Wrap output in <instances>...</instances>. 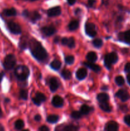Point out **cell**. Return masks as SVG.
Segmentation results:
<instances>
[{"label":"cell","instance_id":"1","mask_svg":"<svg viewBox=\"0 0 130 131\" xmlns=\"http://www.w3.org/2000/svg\"><path fill=\"white\" fill-rule=\"evenodd\" d=\"M29 49L33 57L40 62H44L48 58V53L42 43L36 39H32L29 42Z\"/></svg>","mask_w":130,"mask_h":131},{"label":"cell","instance_id":"2","mask_svg":"<svg viewBox=\"0 0 130 131\" xmlns=\"http://www.w3.org/2000/svg\"><path fill=\"white\" fill-rule=\"evenodd\" d=\"M15 77L18 80L20 81H25L29 76L30 71L28 67L25 65H19L15 69L14 72Z\"/></svg>","mask_w":130,"mask_h":131},{"label":"cell","instance_id":"3","mask_svg":"<svg viewBox=\"0 0 130 131\" xmlns=\"http://www.w3.org/2000/svg\"><path fill=\"white\" fill-rule=\"evenodd\" d=\"M119 60L118 55L116 52H112L111 53L108 54L105 56L104 64L105 66L108 70H110L112 68V65L113 64L116 63Z\"/></svg>","mask_w":130,"mask_h":131},{"label":"cell","instance_id":"4","mask_svg":"<svg viewBox=\"0 0 130 131\" xmlns=\"http://www.w3.org/2000/svg\"><path fill=\"white\" fill-rule=\"evenodd\" d=\"M16 64V58L12 54H8L3 61V67L5 70H10L14 69Z\"/></svg>","mask_w":130,"mask_h":131},{"label":"cell","instance_id":"5","mask_svg":"<svg viewBox=\"0 0 130 131\" xmlns=\"http://www.w3.org/2000/svg\"><path fill=\"white\" fill-rule=\"evenodd\" d=\"M22 15L25 18H28L33 23H36L37 20L40 19L41 18L40 14L36 11H33L30 12L28 10H25L22 12Z\"/></svg>","mask_w":130,"mask_h":131},{"label":"cell","instance_id":"6","mask_svg":"<svg viewBox=\"0 0 130 131\" xmlns=\"http://www.w3.org/2000/svg\"><path fill=\"white\" fill-rule=\"evenodd\" d=\"M85 32L89 37H96L97 35V31L94 24L92 23H87L85 25Z\"/></svg>","mask_w":130,"mask_h":131},{"label":"cell","instance_id":"7","mask_svg":"<svg viewBox=\"0 0 130 131\" xmlns=\"http://www.w3.org/2000/svg\"><path fill=\"white\" fill-rule=\"evenodd\" d=\"M7 27L11 33L15 35L20 34L22 32L20 25L15 22L10 21L7 23Z\"/></svg>","mask_w":130,"mask_h":131},{"label":"cell","instance_id":"8","mask_svg":"<svg viewBox=\"0 0 130 131\" xmlns=\"http://www.w3.org/2000/svg\"><path fill=\"white\" fill-rule=\"evenodd\" d=\"M46 100H47V98H46L45 95L40 92H38L36 93L35 97H33L32 99L33 103L38 106H40L42 104V103L45 102Z\"/></svg>","mask_w":130,"mask_h":131},{"label":"cell","instance_id":"9","mask_svg":"<svg viewBox=\"0 0 130 131\" xmlns=\"http://www.w3.org/2000/svg\"><path fill=\"white\" fill-rule=\"evenodd\" d=\"M115 95L117 98L119 99L122 102H126L128 101L130 98V95L128 92L124 89H121L115 93Z\"/></svg>","mask_w":130,"mask_h":131},{"label":"cell","instance_id":"10","mask_svg":"<svg viewBox=\"0 0 130 131\" xmlns=\"http://www.w3.org/2000/svg\"><path fill=\"white\" fill-rule=\"evenodd\" d=\"M41 31L46 37H50L56 33V29L53 26H48L43 27L41 29Z\"/></svg>","mask_w":130,"mask_h":131},{"label":"cell","instance_id":"11","mask_svg":"<svg viewBox=\"0 0 130 131\" xmlns=\"http://www.w3.org/2000/svg\"><path fill=\"white\" fill-rule=\"evenodd\" d=\"M60 83L56 78H51L49 80V88L52 92H54L59 88Z\"/></svg>","mask_w":130,"mask_h":131},{"label":"cell","instance_id":"12","mask_svg":"<svg viewBox=\"0 0 130 131\" xmlns=\"http://www.w3.org/2000/svg\"><path fill=\"white\" fill-rule=\"evenodd\" d=\"M61 43L62 45L66 46L70 49H73L75 47V41L73 37H70V38L64 37L61 39Z\"/></svg>","mask_w":130,"mask_h":131},{"label":"cell","instance_id":"13","mask_svg":"<svg viewBox=\"0 0 130 131\" xmlns=\"http://www.w3.org/2000/svg\"><path fill=\"white\" fill-rule=\"evenodd\" d=\"M61 8L59 6L51 8L47 11V15H48V17H50L59 16V15H61Z\"/></svg>","mask_w":130,"mask_h":131},{"label":"cell","instance_id":"14","mask_svg":"<svg viewBox=\"0 0 130 131\" xmlns=\"http://www.w3.org/2000/svg\"><path fill=\"white\" fill-rule=\"evenodd\" d=\"M118 37L120 40L130 44V29L123 33H120Z\"/></svg>","mask_w":130,"mask_h":131},{"label":"cell","instance_id":"15","mask_svg":"<svg viewBox=\"0 0 130 131\" xmlns=\"http://www.w3.org/2000/svg\"><path fill=\"white\" fill-rule=\"evenodd\" d=\"M119 129V125L114 121H110L106 124L105 130L106 131H117Z\"/></svg>","mask_w":130,"mask_h":131},{"label":"cell","instance_id":"16","mask_svg":"<svg viewBox=\"0 0 130 131\" xmlns=\"http://www.w3.org/2000/svg\"><path fill=\"white\" fill-rule=\"evenodd\" d=\"M52 104L54 107H60L64 105V100L60 96L56 95L53 97L52 100Z\"/></svg>","mask_w":130,"mask_h":131},{"label":"cell","instance_id":"17","mask_svg":"<svg viewBox=\"0 0 130 131\" xmlns=\"http://www.w3.org/2000/svg\"><path fill=\"white\" fill-rule=\"evenodd\" d=\"M87 75V70L85 68L79 69L76 72V77L79 80H83L85 79Z\"/></svg>","mask_w":130,"mask_h":131},{"label":"cell","instance_id":"18","mask_svg":"<svg viewBox=\"0 0 130 131\" xmlns=\"http://www.w3.org/2000/svg\"><path fill=\"white\" fill-rule=\"evenodd\" d=\"M83 65H84V66L92 70L95 72H99L101 71L100 67L98 65L94 63V62H90V61H88V62H84L83 63Z\"/></svg>","mask_w":130,"mask_h":131},{"label":"cell","instance_id":"19","mask_svg":"<svg viewBox=\"0 0 130 131\" xmlns=\"http://www.w3.org/2000/svg\"><path fill=\"white\" fill-rule=\"evenodd\" d=\"M86 59L88 60V61H90V62H95L98 59V55L95 52L91 51L87 54Z\"/></svg>","mask_w":130,"mask_h":131},{"label":"cell","instance_id":"20","mask_svg":"<svg viewBox=\"0 0 130 131\" xmlns=\"http://www.w3.org/2000/svg\"><path fill=\"white\" fill-rule=\"evenodd\" d=\"M97 100L99 102H108L109 100V96L106 93H101L97 95Z\"/></svg>","mask_w":130,"mask_h":131},{"label":"cell","instance_id":"21","mask_svg":"<svg viewBox=\"0 0 130 131\" xmlns=\"http://www.w3.org/2000/svg\"><path fill=\"white\" fill-rule=\"evenodd\" d=\"M99 107L101 110H103L105 112L109 113L110 112L112 109L110 105L108 104V102H99Z\"/></svg>","mask_w":130,"mask_h":131},{"label":"cell","instance_id":"22","mask_svg":"<svg viewBox=\"0 0 130 131\" xmlns=\"http://www.w3.org/2000/svg\"><path fill=\"white\" fill-rule=\"evenodd\" d=\"M50 67L54 70H58L61 67V62L58 60H55L52 61L50 65Z\"/></svg>","mask_w":130,"mask_h":131},{"label":"cell","instance_id":"23","mask_svg":"<svg viewBox=\"0 0 130 131\" xmlns=\"http://www.w3.org/2000/svg\"><path fill=\"white\" fill-rule=\"evenodd\" d=\"M3 14L7 17H12L15 16L17 15V10L14 8H11L5 9L3 11Z\"/></svg>","mask_w":130,"mask_h":131},{"label":"cell","instance_id":"24","mask_svg":"<svg viewBox=\"0 0 130 131\" xmlns=\"http://www.w3.org/2000/svg\"><path fill=\"white\" fill-rule=\"evenodd\" d=\"M79 26V22L76 20H72L69 23L68 28L70 31H75L78 29Z\"/></svg>","mask_w":130,"mask_h":131},{"label":"cell","instance_id":"25","mask_svg":"<svg viewBox=\"0 0 130 131\" xmlns=\"http://www.w3.org/2000/svg\"><path fill=\"white\" fill-rule=\"evenodd\" d=\"M59 116L56 115H49L47 118V121L50 124H56L59 121Z\"/></svg>","mask_w":130,"mask_h":131},{"label":"cell","instance_id":"26","mask_svg":"<svg viewBox=\"0 0 130 131\" xmlns=\"http://www.w3.org/2000/svg\"><path fill=\"white\" fill-rule=\"evenodd\" d=\"M91 111V108L90 107L87 106V105L84 104L82 106V107H80V111L82 115H87L88 114H89V113Z\"/></svg>","mask_w":130,"mask_h":131},{"label":"cell","instance_id":"27","mask_svg":"<svg viewBox=\"0 0 130 131\" xmlns=\"http://www.w3.org/2000/svg\"><path fill=\"white\" fill-rule=\"evenodd\" d=\"M61 75L65 80H68L71 78V72L70 70H66V69H64L61 72Z\"/></svg>","mask_w":130,"mask_h":131},{"label":"cell","instance_id":"28","mask_svg":"<svg viewBox=\"0 0 130 131\" xmlns=\"http://www.w3.org/2000/svg\"><path fill=\"white\" fill-rule=\"evenodd\" d=\"M19 97L21 99L26 101L28 98V92L25 89H22L19 92Z\"/></svg>","mask_w":130,"mask_h":131},{"label":"cell","instance_id":"29","mask_svg":"<svg viewBox=\"0 0 130 131\" xmlns=\"http://www.w3.org/2000/svg\"><path fill=\"white\" fill-rule=\"evenodd\" d=\"M79 129V128L77 126L74 125H66V126L64 127L62 129V130L64 131H76L78 130Z\"/></svg>","mask_w":130,"mask_h":131},{"label":"cell","instance_id":"30","mask_svg":"<svg viewBox=\"0 0 130 131\" xmlns=\"http://www.w3.org/2000/svg\"><path fill=\"white\" fill-rule=\"evenodd\" d=\"M14 126H15V129H17V130H21L24 128V123L22 120H18L15 122Z\"/></svg>","mask_w":130,"mask_h":131},{"label":"cell","instance_id":"31","mask_svg":"<svg viewBox=\"0 0 130 131\" xmlns=\"http://www.w3.org/2000/svg\"><path fill=\"white\" fill-rule=\"evenodd\" d=\"M103 40L101 38H96L93 41V44L94 47H96V48H100L103 46Z\"/></svg>","mask_w":130,"mask_h":131},{"label":"cell","instance_id":"32","mask_svg":"<svg viewBox=\"0 0 130 131\" xmlns=\"http://www.w3.org/2000/svg\"><path fill=\"white\" fill-rule=\"evenodd\" d=\"M64 61L66 64L68 65H72L75 61V58L72 55H69V56H66L64 58Z\"/></svg>","mask_w":130,"mask_h":131},{"label":"cell","instance_id":"33","mask_svg":"<svg viewBox=\"0 0 130 131\" xmlns=\"http://www.w3.org/2000/svg\"><path fill=\"white\" fill-rule=\"evenodd\" d=\"M115 83L118 86H122L125 83L124 79L122 76L121 75H119V76H117L115 79Z\"/></svg>","mask_w":130,"mask_h":131},{"label":"cell","instance_id":"34","mask_svg":"<svg viewBox=\"0 0 130 131\" xmlns=\"http://www.w3.org/2000/svg\"><path fill=\"white\" fill-rule=\"evenodd\" d=\"M71 117L73 119H75V120H79V119L81 118L82 116V114L80 113V111H73L71 114Z\"/></svg>","mask_w":130,"mask_h":131},{"label":"cell","instance_id":"35","mask_svg":"<svg viewBox=\"0 0 130 131\" xmlns=\"http://www.w3.org/2000/svg\"><path fill=\"white\" fill-rule=\"evenodd\" d=\"M124 123L127 126L130 127V115L125 116L124 118Z\"/></svg>","mask_w":130,"mask_h":131},{"label":"cell","instance_id":"36","mask_svg":"<svg viewBox=\"0 0 130 131\" xmlns=\"http://www.w3.org/2000/svg\"><path fill=\"white\" fill-rule=\"evenodd\" d=\"M38 130L39 131H48L50 130V129L47 126H45V125H42V127L38 129Z\"/></svg>","mask_w":130,"mask_h":131},{"label":"cell","instance_id":"37","mask_svg":"<svg viewBox=\"0 0 130 131\" xmlns=\"http://www.w3.org/2000/svg\"><path fill=\"white\" fill-rule=\"evenodd\" d=\"M124 71L126 72H130V63H127L124 67Z\"/></svg>","mask_w":130,"mask_h":131},{"label":"cell","instance_id":"38","mask_svg":"<svg viewBox=\"0 0 130 131\" xmlns=\"http://www.w3.org/2000/svg\"><path fill=\"white\" fill-rule=\"evenodd\" d=\"M96 2V0H88V5L90 7H93L94 5V4Z\"/></svg>","mask_w":130,"mask_h":131},{"label":"cell","instance_id":"39","mask_svg":"<svg viewBox=\"0 0 130 131\" xmlns=\"http://www.w3.org/2000/svg\"><path fill=\"white\" fill-rule=\"evenodd\" d=\"M34 120H35L36 122H40L42 120V116L40 115H36L34 117Z\"/></svg>","mask_w":130,"mask_h":131},{"label":"cell","instance_id":"40","mask_svg":"<svg viewBox=\"0 0 130 131\" xmlns=\"http://www.w3.org/2000/svg\"><path fill=\"white\" fill-rule=\"evenodd\" d=\"M76 0H67L68 3L70 5H73L75 3Z\"/></svg>","mask_w":130,"mask_h":131},{"label":"cell","instance_id":"41","mask_svg":"<svg viewBox=\"0 0 130 131\" xmlns=\"http://www.w3.org/2000/svg\"><path fill=\"white\" fill-rule=\"evenodd\" d=\"M60 41V37H56L54 38V42L55 43H58Z\"/></svg>","mask_w":130,"mask_h":131},{"label":"cell","instance_id":"42","mask_svg":"<svg viewBox=\"0 0 130 131\" xmlns=\"http://www.w3.org/2000/svg\"><path fill=\"white\" fill-rule=\"evenodd\" d=\"M121 109L123 111H124V112H126V111H127V106H126V105H123V106H122L121 107Z\"/></svg>","mask_w":130,"mask_h":131},{"label":"cell","instance_id":"43","mask_svg":"<svg viewBox=\"0 0 130 131\" xmlns=\"http://www.w3.org/2000/svg\"><path fill=\"white\" fill-rule=\"evenodd\" d=\"M4 75H5V73L4 72H0V83H1V82L2 81V79L3 78Z\"/></svg>","mask_w":130,"mask_h":131},{"label":"cell","instance_id":"44","mask_svg":"<svg viewBox=\"0 0 130 131\" xmlns=\"http://www.w3.org/2000/svg\"><path fill=\"white\" fill-rule=\"evenodd\" d=\"M80 12H81V10H80V8H76V10L75 11V14H76V15H77V14H79V13H80Z\"/></svg>","mask_w":130,"mask_h":131},{"label":"cell","instance_id":"45","mask_svg":"<svg viewBox=\"0 0 130 131\" xmlns=\"http://www.w3.org/2000/svg\"><path fill=\"white\" fill-rule=\"evenodd\" d=\"M108 89V86H103L101 87V90L103 91H105V90H107Z\"/></svg>","mask_w":130,"mask_h":131},{"label":"cell","instance_id":"46","mask_svg":"<svg viewBox=\"0 0 130 131\" xmlns=\"http://www.w3.org/2000/svg\"><path fill=\"white\" fill-rule=\"evenodd\" d=\"M127 83H128L130 85V74H129L128 75H127Z\"/></svg>","mask_w":130,"mask_h":131},{"label":"cell","instance_id":"47","mask_svg":"<svg viewBox=\"0 0 130 131\" xmlns=\"http://www.w3.org/2000/svg\"><path fill=\"white\" fill-rule=\"evenodd\" d=\"M3 116V113H2V110H1V106H0V118L2 117Z\"/></svg>","mask_w":130,"mask_h":131},{"label":"cell","instance_id":"48","mask_svg":"<svg viewBox=\"0 0 130 131\" xmlns=\"http://www.w3.org/2000/svg\"><path fill=\"white\" fill-rule=\"evenodd\" d=\"M5 101H6V102H10V99H5Z\"/></svg>","mask_w":130,"mask_h":131},{"label":"cell","instance_id":"49","mask_svg":"<svg viewBox=\"0 0 130 131\" xmlns=\"http://www.w3.org/2000/svg\"><path fill=\"white\" fill-rule=\"evenodd\" d=\"M25 1H37V0H25Z\"/></svg>","mask_w":130,"mask_h":131}]
</instances>
